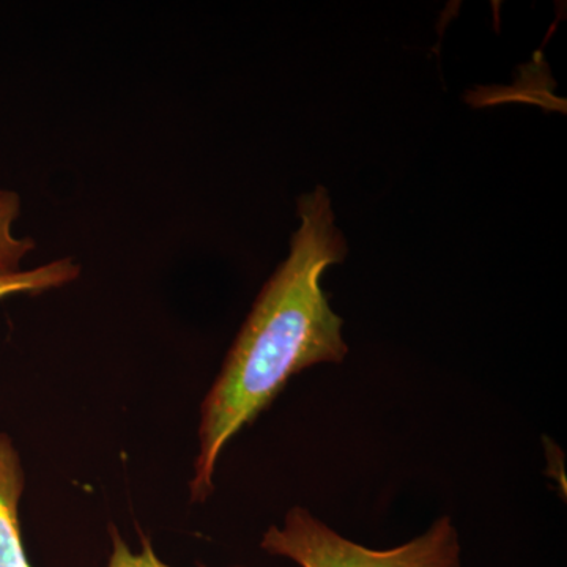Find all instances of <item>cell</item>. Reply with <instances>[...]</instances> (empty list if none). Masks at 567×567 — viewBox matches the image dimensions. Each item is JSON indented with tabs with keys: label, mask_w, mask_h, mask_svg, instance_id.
I'll list each match as a JSON object with an SVG mask.
<instances>
[{
	"label": "cell",
	"mask_w": 567,
	"mask_h": 567,
	"mask_svg": "<svg viewBox=\"0 0 567 567\" xmlns=\"http://www.w3.org/2000/svg\"><path fill=\"white\" fill-rule=\"evenodd\" d=\"M298 216L289 257L260 290L200 406L193 503L210 498L224 447L274 404L292 377L316 364L342 363L349 354L344 320L322 289L324 270L347 257L327 189L317 186L301 196Z\"/></svg>",
	"instance_id": "cell-1"
},
{
	"label": "cell",
	"mask_w": 567,
	"mask_h": 567,
	"mask_svg": "<svg viewBox=\"0 0 567 567\" xmlns=\"http://www.w3.org/2000/svg\"><path fill=\"white\" fill-rule=\"evenodd\" d=\"M260 547L300 567H462L461 539L451 516L436 518L427 532L402 546L374 550L295 506L284 517L282 527L271 525L265 532Z\"/></svg>",
	"instance_id": "cell-2"
},
{
	"label": "cell",
	"mask_w": 567,
	"mask_h": 567,
	"mask_svg": "<svg viewBox=\"0 0 567 567\" xmlns=\"http://www.w3.org/2000/svg\"><path fill=\"white\" fill-rule=\"evenodd\" d=\"M24 470L9 435L0 434V567H32L22 546L20 502Z\"/></svg>",
	"instance_id": "cell-3"
},
{
	"label": "cell",
	"mask_w": 567,
	"mask_h": 567,
	"mask_svg": "<svg viewBox=\"0 0 567 567\" xmlns=\"http://www.w3.org/2000/svg\"><path fill=\"white\" fill-rule=\"evenodd\" d=\"M81 275V267L70 257L52 260L29 271L2 276L0 278V300L17 293L37 295L59 289L73 282Z\"/></svg>",
	"instance_id": "cell-4"
},
{
	"label": "cell",
	"mask_w": 567,
	"mask_h": 567,
	"mask_svg": "<svg viewBox=\"0 0 567 567\" xmlns=\"http://www.w3.org/2000/svg\"><path fill=\"white\" fill-rule=\"evenodd\" d=\"M20 210V196L0 189V278L21 271V260L35 248L31 238H18L13 234Z\"/></svg>",
	"instance_id": "cell-5"
},
{
	"label": "cell",
	"mask_w": 567,
	"mask_h": 567,
	"mask_svg": "<svg viewBox=\"0 0 567 567\" xmlns=\"http://www.w3.org/2000/svg\"><path fill=\"white\" fill-rule=\"evenodd\" d=\"M112 554L107 567H173L166 565L153 550L151 539L141 533V550L133 551L126 546L118 529L111 525ZM207 567V566H199ZM245 567V566H235Z\"/></svg>",
	"instance_id": "cell-6"
}]
</instances>
